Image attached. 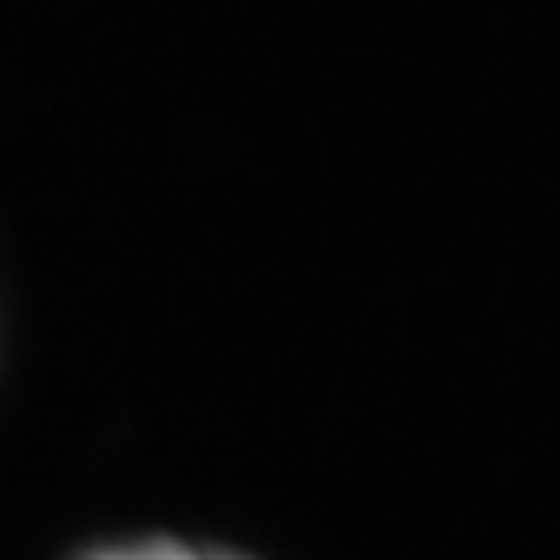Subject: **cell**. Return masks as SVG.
Returning a JSON list of instances; mask_svg holds the SVG:
<instances>
[{
	"label": "cell",
	"mask_w": 560,
	"mask_h": 560,
	"mask_svg": "<svg viewBox=\"0 0 560 560\" xmlns=\"http://www.w3.org/2000/svg\"><path fill=\"white\" fill-rule=\"evenodd\" d=\"M79 560H260V556L219 540H192V535H130V540L94 545Z\"/></svg>",
	"instance_id": "cell-1"
}]
</instances>
